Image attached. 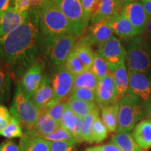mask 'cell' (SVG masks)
I'll return each instance as SVG.
<instances>
[{
    "mask_svg": "<svg viewBox=\"0 0 151 151\" xmlns=\"http://www.w3.org/2000/svg\"><path fill=\"white\" fill-rule=\"evenodd\" d=\"M41 43L39 16L31 9L21 24L0 38V60L13 75L22 78L37 60Z\"/></svg>",
    "mask_w": 151,
    "mask_h": 151,
    "instance_id": "cell-1",
    "label": "cell"
},
{
    "mask_svg": "<svg viewBox=\"0 0 151 151\" xmlns=\"http://www.w3.org/2000/svg\"><path fill=\"white\" fill-rule=\"evenodd\" d=\"M36 11L39 16L41 32L44 37L76 36L67 17L56 2L46 1Z\"/></svg>",
    "mask_w": 151,
    "mask_h": 151,
    "instance_id": "cell-2",
    "label": "cell"
},
{
    "mask_svg": "<svg viewBox=\"0 0 151 151\" xmlns=\"http://www.w3.org/2000/svg\"><path fill=\"white\" fill-rule=\"evenodd\" d=\"M126 48L128 71L145 73L151 78L149 41L137 36L127 40Z\"/></svg>",
    "mask_w": 151,
    "mask_h": 151,
    "instance_id": "cell-3",
    "label": "cell"
},
{
    "mask_svg": "<svg viewBox=\"0 0 151 151\" xmlns=\"http://www.w3.org/2000/svg\"><path fill=\"white\" fill-rule=\"evenodd\" d=\"M11 116L18 120L25 129L26 132L34 127L42 111L34 104L31 99L22 91L20 83L16 84V89L10 107Z\"/></svg>",
    "mask_w": 151,
    "mask_h": 151,
    "instance_id": "cell-4",
    "label": "cell"
},
{
    "mask_svg": "<svg viewBox=\"0 0 151 151\" xmlns=\"http://www.w3.org/2000/svg\"><path fill=\"white\" fill-rule=\"evenodd\" d=\"M143 115L140 99L134 94L128 92L118 102V124L116 133L132 131Z\"/></svg>",
    "mask_w": 151,
    "mask_h": 151,
    "instance_id": "cell-5",
    "label": "cell"
},
{
    "mask_svg": "<svg viewBox=\"0 0 151 151\" xmlns=\"http://www.w3.org/2000/svg\"><path fill=\"white\" fill-rule=\"evenodd\" d=\"M76 43V36L61 35L45 37L42 41L45 53L52 64L64 65Z\"/></svg>",
    "mask_w": 151,
    "mask_h": 151,
    "instance_id": "cell-6",
    "label": "cell"
},
{
    "mask_svg": "<svg viewBox=\"0 0 151 151\" xmlns=\"http://www.w3.org/2000/svg\"><path fill=\"white\" fill-rule=\"evenodd\" d=\"M56 3L67 17L76 37H82L90 21L86 18L81 0H61Z\"/></svg>",
    "mask_w": 151,
    "mask_h": 151,
    "instance_id": "cell-7",
    "label": "cell"
},
{
    "mask_svg": "<svg viewBox=\"0 0 151 151\" xmlns=\"http://www.w3.org/2000/svg\"><path fill=\"white\" fill-rule=\"evenodd\" d=\"M73 81L74 76L67 70L65 65L58 66L52 77L53 97L47 106L65 101L70 96L73 88Z\"/></svg>",
    "mask_w": 151,
    "mask_h": 151,
    "instance_id": "cell-8",
    "label": "cell"
},
{
    "mask_svg": "<svg viewBox=\"0 0 151 151\" xmlns=\"http://www.w3.org/2000/svg\"><path fill=\"white\" fill-rule=\"evenodd\" d=\"M97 51L104 59L111 73L124 63L127 58V52L121 41L114 36L106 43L98 46Z\"/></svg>",
    "mask_w": 151,
    "mask_h": 151,
    "instance_id": "cell-9",
    "label": "cell"
},
{
    "mask_svg": "<svg viewBox=\"0 0 151 151\" xmlns=\"http://www.w3.org/2000/svg\"><path fill=\"white\" fill-rule=\"evenodd\" d=\"M44 65L42 60L37 59L22 75L20 86L24 93L29 99L39 88L43 76Z\"/></svg>",
    "mask_w": 151,
    "mask_h": 151,
    "instance_id": "cell-10",
    "label": "cell"
},
{
    "mask_svg": "<svg viewBox=\"0 0 151 151\" xmlns=\"http://www.w3.org/2000/svg\"><path fill=\"white\" fill-rule=\"evenodd\" d=\"M95 101L100 108L118 104L112 73L100 79L95 90Z\"/></svg>",
    "mask_w": 151,
    "mask_h": 151,
    "instance_id": "cell-11",
    "label": "cell"
},
{
    "mask_svg": "<svg viewBox=\"0 0 151 151\" xmlns=\"http://www.w3.org/2000/svg\"><path fill=\"white\" fill-rule=\"evenodd\" d=\"M122 14L137 30L139 35L146 32L149 17L140 1H135L123 6Z\"/></svg>",
    "mask_w": 151,
    "mask_h": 151,
    "instance_id": "cell-12",
    "label": "cell"
},
{
    "mask_svg": "<svg viewBox=\"0 0 151 151\" xmlns=\"http://www.w3.org/2000/svg\"><path fill=\"white\" fill-rule=\"evenodd\" d=\"M113 34L108 21L105 20L92 24L86 35L81 37V40L90 46H99L110 40Z\"/></svg>",
    "mask_w": 151,
    "mask_h": 151,
    "instance_id": "cell-13",
    "label": "cell"
},
{
    "mask_svg": "<svg viewBox=\"0 0 151 151\" xmlns=\"http://www.w3.org/2000/svg\"><path fill=\"white\" fill-rule=\"evenodd\" d=\"M129 92L134 94L141 101L146 102L151 99V78L146 74L136 71H129Z\"/></svg>",
    "mask_w": 151,
    "mask_h": 151,
    "instance_id": "cell-14",
    "label": "cell"
},
{
    "mask_svg": "<svg viewBox=\"0 0 151 151\" xmlns=\"http://www.w3.org/2000/svg\"><path fill=\"white\" fill-rule=\"evenodd\" d=\"M123 5L120 4L116 0H100L97 9L90 18L91 24L122 14Z\"/></svg>",
    "mask_w": 151,
    "mask_h": 151,
    "instance_id": "cell-15",
    "label": "cell"
},
{
    "mask_svg": "<svg viewBox=\"0 0 151 151\" xmlns=\"http://www.w3.org/2000/svg\"><path fill=\"white\" fill-rule=\"evenodd\" d=\"M107 21L113 33L121 39L128 40L139 35L137 30L122 14L113 16L108 19Z\"/></svg>",
    "mask_w": 151,
    "mask_h": 151,
    "instance_id": "cell-16",
    "label": "cell"
},
{
    "mask_svg": "<svg viewBox=\"0 0 151 151\" xmlns=\"http://www.w3.org/2000/svg\"><path fill=\"white\" fill-rule=\"evenodd\" d=\"M28 12L20 14L14 7L10 6L3 14H0V38L7 35L21 24L27 17Z\"/></svg>",
    "mask_w": 151,
    "mask_h": 151,
    "instance_id": "cell-17",
    "label": "cell"
},
{
    "mask_svg": "<svg viewBox=\"0 0 151 151\" xmlns=\"http://www.w3.org/2000/svg\"><path fill=\"white\" fill-rule=\"evenodd\" d=\"M53 97V89L52 85V78L48 74H43L41 83L32 97V101L36 106L43 112V109L50 103Z\"/></svg>",
    "mask_w": 151,
    "mask_h": 151,
    "instance_id": "cell-18",
    "label": "cell"
},
{
    "mask_svg": "<svg viewBox=\"0 0 151 151\" xmlns=\"http://www.w3.org/2000/svg\"><path fill=\"white\" fill-rule=\"evenodd\" d=\"M132 137L141 149L151 147V122L143 120L135 126L132 132Z\"/></svg>",
    "mask_w": 151,
    "mask_h": 151,
    "instance_id": "cell-19",
    "label": "cell"
},
{
    "mask_svg": "<svg viewBox=\"0 0 151 151\" xmlns=\"http://www.w3.org/2000/svg\"><path fill=\"white\" fill-rule=\"evenodd\" d=\"M117 92V97L120 101L129 92V74L125 64L123 63L112 73Z\"/></svg>",
    "mask_w": 151,
    "mask_h": 151,
    "instance_id": "cell-20",
    "label": "cell"
},
{
    "mask_svg": "<svg viewBox=\"0 0 151 151\" xmlns=\"http://www.w3.org/2000/svg\"><path fill=\"white\" fill-rule=\"evenodd\" d=\"M19 148L20 151H50L48 141L29 133L21 138Z\"/></svg>",
    "mask_w": 151,
    "mask_h": 151,
    "instance_id": "cell-21",
    "label": "cell"
},
{
    "mask_svg": "<svg viewBox=\"0 0 151 151\" xmlns=\"http://www.w3.org/2000/svg\"><path fill=\"white\" fill-rule=\"evenodd\" d=\"M60 126V124L55 121L53 119H52L46 113H42L34 127L25 133H29L37 137H41L52 133Z\"/></svg>",
    "mask_w": 151,
    "mask_h": 151,
    "instance_id": "cell-22",
    "label": "cell"
},
{
    "mask_svg": "<svg viewBox=\"0 0 151 151\" xmlns=\"http://www.w3.org/2000/svg\"><path fill=\"white\" fill-rule=\"evenodd\" d=\"M11 71L2 61L0 60V104L7 102L11 96Z\"/></svg>",
    "mask_w": 151,
    "mask_h": 151,
    "instance_id": "cell-23",
    "label": "cell"
},
{
    "mask_svg": "<svg viewBox=\"0 0 151 151\" xmlns=\"http://www.w3.org/2000/svg\"><path fill=\"white\" fill-rule=\"evenodd\" d=\"M67 105L68 108L76 116L81 117L83 118L99 107L95 102H88V101L71 99V98H69V99L67 100Z\"/></svg>",
    "mask_w": 151,
    "mask_h": 151,
    "instance_id": "cell-24",
    "label": "cell"
},
{
    "mask_svg": "<svg viewBox=\"0 0 151 151\" xmlns=\"http://www.w3.org/2000/svg\"><path fill=\"white\" fill-rule=\"evenodd\" d=\"M72 51L81 60L86 69H91L94 59V52L91 46L80 39L76 43Z\"/></svg>",
    "mask_w": 151,
    "mask_h": 151,
    "instance_id": "cell-25",
    "label": "cell"
},
{
    "mask_svg": "<svg viewBox=\"0 0 151 151\" xmlns=\"http://www.w3.org/2000/svg\"><path fill=\"white\" fill-rule=\"evenodd\" d=\"M112 143L122 151H141L130 132L116 133L112 138Z\"/></svg>",
    "mask_w": 151,
    "mask_h": 151,
    "instance_id": "cell-26",
    "label": "cell"
},
{
    "mask_svg": "<svg viewBox=\"0 0 151 151\" xmlns=\"http://www.w3.org/2000/svg\"><path fill=\"white\" fill-rule=\"evenodd\" d=\"M102 121L110 132H115L118 129V104L101 108Z\"/></svg>",
    "mask_w": 151,
    "mask_h": 151,
    "instance_id": "cell-27",
    "label": "cell"
},
{
    "mask_svg": "<svg viewBox=\"0 0 151 151\" xmlns=\"http://www.w3.org/2000/svg\"><path fill=\"white\" fill-rule=\"evenodd\" d=\"M99 80L91 69H86L83 72L74 76L73 90L77 88H85L96 90ZM72 90V91H73Z\"/></svg>",
    "mask_w": 151,
    "mask_h": 151,
    "instance_id": "cell-28",
    "label": "cell"
},
{
    "mask_svg": "<svg viewBox=\"0 0 151 151\" xmlns=\"http://www.w3.org/2000/svg\"><path fill=\"white\" fill-rule=\"evenodd\" d=\"M91 70L97 76L98 80L102 79L111 73L106 62L97 50L94 52V59Z\"/></svg>",
    "mask_w": 151,
    "mask_h": 151,
    "instance_id": "cell-29",
    "label": "cell"
},
{
    "mask_svg": "<svg viewBox=\"0 0 151 151\" xmlns=\"http://www.w3.org/2000/svg\"><path fill=\"white\" fill-rule=\"evenodd\" d=\"M108 137V129L102 120L99 117L95 119L91 129V138L92 143H100Z\"/></svg>",
    "mask_w": 151,
    "mask_h": 151,
    "instance_id": "cell-30",
    "label": "cell"
},
{
    "mask_svg": "<svg viewBox=\"0 0 151 151\" xmlns=\"http://www.w3.org/2000/svg\"><path fill=\"white\" fill-rule=\"evenodd\" d=\"M99 116V107L92 111L91 113L85 117L83 118V124L82 135L83 141L89 143H92L91 138V129L92 124L95 119Z\"/></svg>",
    "mask_w": 151,
    "mask_h": 151,
    "instance_id": "cell-31",
    "label": "cell"
},
{
    "mask_svg": "<svg viewBox=\"0 0 151 151\" xmlns=\"http://www.w3.org/2000/svg\"><path fill=\"white\" fill-rule=\"evenodd\" d=\"M24 133L20 125V123L17 119L14 117L11 118V122L4 129L0 131V136L6 138L12 139V138H22Z\"/></svg>",
    "mask_w": 151,
    "mask_h": 151,
    "instance_id": "cell-32",
    "label": "cell"
},
{
    "mask_svg": "<svg viewBox=\"0 0 151 151\" xmlns=\"http://www.w3.org/2000/svg\"><path fill=\"white\" fill-rule=\"evenodd\" d=\"M67 107V101H62L55 104L47 106L43 109V113H46L48 116H50L55 121H56L58 124H60L62 120V114L64 111Z\"/></svg>",
    "mask_w": 151,
    "mask_h": 151,
    "instance_id": "cell-33",
    "label": "cell"
},
{
    "mask_svg": "<svg viewBox=\"0 0 151 151\" xmlns=\"http://www.w3.org/2000/svg\"><path fill=\"white\" fill-rule=\"evenodd\" d=\"M65 65L67 70L74 76L86 70V67L73 51H71L68 56Z\"/></svg>",
    "mask_w": 151,
    "mask_h": 151,
    "instance_id": "cell-34",
    "label": "cell"
},
{
    "mask_svg": "<svg viewBox=\"0 0 151 151\" xmlns=\"http://www.w3.org/2000/svg\"><path fill=\"white\" fill-rule=\"evenodd\" d=\"M48 141H76L74 137L69 133L67 130L60 126L55 131L48 135L39 137Z\"/></svg>",
    "mask_w": 151,
    "mask_h": 151,
    "instance_id": "cell-35",
    "label": "cell"
},
{
    "mask_svg": "<svg viewBox=\"0 0 151 151\" xmlns=\"http://www.w3.org/2000/svg\"><path fill=\"white\" fill-rule=\"evenodd\" d=\"M76 123V116L68 108L67 105V107L65 108L63 114H62L60 126L67 130L69 133L73 136V131H74Z\"/></svg>",
    "mask_w": 151,
    "mask_h": 151,
    "instance_id": "cell-36",
    "label": "cell"
},
{
    "mask_svg": "<svg viewBox=\"0 0 151 151\" xmlns=\"http://www.w3.org/2000/svg\"><path fill=\"white\" fill-rule=\"evenodd\" d=\"M95 97V90L89 88H81L73 90L69 98L88 101V102H94Z\"/></svg>",
    "mask_w": 151,
    "mask_h": 151,
    "instance_id": "cell-37",
    "label": "cell"
},
{
    "mask_svg": "<svg viewBox=\"0 0 151 151\" xmlns=\"http://www.w3.org/2000/svg\"><path fill=\"white\" fill-rule=\"evenodd\" d=\"M78 141H48L50 151H76Z\"/></svg>",
    "mask_w": 151,
    "mask_h": 151,
    "instance_id": "cell-38",
    "label": "cell"
},
{
    "mask_svg": "<svg viewBox=\"0 0 151 151\" xmlns=\"http://www.w3.org/2000/svg\"><path fill=\"white\" fill-rule=\"evenodd\" d=\"M100 0H81L86 18L90 21L92 15L97 9Z\"/></svg>",
    "mask_w": 151,
    "mask_h": 151,
    "instance_id": "cell-39",
    "label": "cell"
},
{
    "mask_svg": "<svg viewBox=\"0 0 151 151\" xmlns=\"http://www.w3.org/2000/svg\"><path fill=\"white\" fill-rule=\"evenodd\" d=\"M11 116L8 109L2 104H0V131L4 129L11 122Z\"/></svg>",
    "mask_w": 151,
    "mask_h": 151,
    "instance_id": "cell-40",
    "label": "cell"
},
{
    "mask_svg": "<svg viewBox=\"0 0 151 151\" xmlns=\"http://www.w3.org/2000/svg\"><path fill=\"white\" fill-rule=\"evenodd\" d=\"M14 9L18 14H24L31 9L29 0H16L14 1Z\"/></svg>",
    "mask_w": 151,
    "mask_h": 151,
    "instance_id": "cell-41",
    "label": "cell"
},
{
    "mask_svg": "<svg viewBox=\"0 0 151 151\" xmlns=\"http://www.w3.org/2000/svg\"><path fill=\"white\" fill-rule=\"evenodd\" d=\"M83 124V118L76 116V123L73 131V137L76 139L78 143L84 142L82 135Z\"/></svg>",
    "mask_w": 151,
    "mask_h": 151,
    "instance_id": "cell-42",
    "label": "cell"
},
{
    "mask_svg": "<svg viewBox=\"0 0 151 151\" xmlns=\"http://www.w3.org/2000/svg\"><path fill=\"white\" fill-rule=\"evenodd\" d=\"M0 151H20V148L14 141L6 140L0 144Z\"/></svg>",
    "mask_w": 151,
    "mask_h": 151,
    "instance_id": "cell-43",
    "label": "cell"
},
{
    "mask_svg": "<svg viewBox=\"0 0 151 151\" xmlns=\"http://www.w3.org/2000/svg\"><path fill=\"white\" fill-rule=\"evenodd\" d=\"M96 147L100 151H122L118 146H116L113 143H107V144L102 145V146H98Z\"/></svg>",
    "mask_w": 151,
    "mask_h": 151,
    "instance_id": "cell-44",
    "label": "cell"
},
{
    "mask_svg": "<svg viewBox=\"0 0 151 151\" xmlns=\"http://www.w3.org/2000/svg\"><path fill=\"white\" fill-rule=\"evenodd\" d=\"M140 1L142 4L143 8L148 14V16L151 17V0H140Z\"/></svg>",
    "mask_w": 151,
    "mask_h": 151,
    "instance_id": "cell-45",
    "label": "cell"
},
{
    "mask_svg": "<svg viewBox=\"0 0 151 151\" xmlns=\"http://www.w3.org/2000/svg\"><path fill=\"white\" fill-rule=\"evenodd\" d=\"M10 7V0H0V14H3Z\"/></svg>",
    "mask_w": 151,
    "mask_h": 151,
    "instance_id": "cell-46",
    "label": "cell"
},
{
    "mask_svg": "<svg viewBox=\"0 0 151 151\" xmlns=\"http://www.w3.org/2000/svg\"><path fill=\"white\" fill-rule=\"evenodd\" d=\"M30 3H31V9L37 10L38 9L42 6L43 4L45 3V0H29Z\"/></svg>",
    "mask_w": 151,
    "mask_h": 151,
    "instance_id": "cell-47",
    "label": "cell"
},
{
    "mask_svg": "<svg viewBox=\"0 0 151 151\" xmlns=\"http://www.w3.org/2000/svg\"><path fill=\"white\" fill-rule=\"evenodd\" d=\"M144 106L146 116L148 117V120L151 122V99L144 103Z\"/></svg>",
    "mask_w": 151,
    "mask_h": 151,
    "instance_id": "cell-48",
    "label": "cell"
},
{
    "mask_svg": "<svg viewBox=\"0 0 151 151\" xmlns=\"http://www.w3.org/2000/svg\"><path fill=\"white\" fill-rule=\"evenodd\" d=\"M146 33L147 37H148L151 40V17L150 18H149L148 24H147Z\"/></svg>",
    "mask_w": 151,
    "mask_h": 151,
    "instance_id": "cell-49",
    "label": "cell"
},
{
    "mask_svg": "<svg viewBox=\"0 0 151 151\" xmlns=\"http://www.w3.org/2000/svg\"><path fill=\"white\" fill-rule=\"evenodd\" d=\"M118 2H119L120 4L122 5H125L127 4L128 3L132 2V1H140V0H116Z\"/></svg>",
    "mask_w": 151,
    "mask_h": 151,
    "instance_id": "cell-50",
    "label": "cell"
},
{
    "mask_svg": "<svg viewBox=\"0 0 151 151\" xmlns=\"http://www.w3.org/2000/svg\"><path fill=\"white\" fill-rule=\"evenodd\" d=\"M84 151H100L99 149L97 148V147H91V148H88L85 150Z\"/></svg>",
    "mask_w": 151,
    "mask_h": 151,
    "instance_id": "cell-51",
    "label": "cell"
},
{
    "mask_svg": "<svg viewBox=\"0 0 151 151\" xmlns=\"http://www.w3.org/2000/svg\"><path fill=\"white\" fill-rule=\"evenodd\" d=\"M150 44V43H149ZM149 55H150V64H151V46L150 45V49H149Z\"/></svg>",
    "mask_w": 151,
    "mask_h": 151,
    "instance_id": "cell-52",
    "label": "cell"
},
{
    "mask_svg": "<svg viewBox=\"0 0 151 151\" xmlns=\"http://www.w3.org/2000/svg\"><path fill=\"white\" fill-rule=\"evenodd\" d=\"M45 1H53V2H58V1H60V0H45Z\"/></svg>",
    "mask_w": 151,
    "mask_h": 151,
    "instance_id": "cell-53",
    "label": "cell"
},
{
    "mask_svg": "<svg viewBox=\"0 0 151 151\" xmlns=\"http://www.w3.org/2000/svg\"><path fill=\"white\" fill-rule=\"evenodd\" d=\"M12 1H16V0H12Z\"/></svg>",
    "mask_w": 151,
    "mask_h": 151,
    "instance_id": "cell-54",
    "label": "cell"
},
{
    "mask_svg": "<svg viewBox=\"0 0 151 151\" xmlns=\"http://www.w3.org/2000/svg\"><path fill=\"white\" fill-rule=\"evenodd\" d=\"M149 43H150V46H151V43H150V42H149Z\"/></svg>",
    "mask_w": 151,
    "mask_h": 151,
    "instance_id": "cell-55",
    "label": "cell"
},
{
    "mask_svg": "<svg viewBox=\"0 0 151 151\" xmlns=\"http://www.w3.org/2000/svg\"><path fill=\"white\" fill-rule=\"evenodd\" d=\"M60 1H61V0H60Z\"/></svg>",
    "mask_w": 151,
    "mask_h": 151,
    "instance_id": "cell-56",
    "label": "cell"
}]
</instances>
